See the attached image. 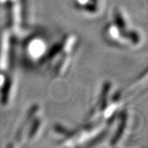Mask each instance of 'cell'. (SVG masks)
<instances>
[{
	"instance_id": "cell-1",
	"label": "cell",
	"mask_w": 148,
	"mask_h": 148,
	"mask_svg": "<svg viewBox=\"0 0 148 148\" xmlns=\"http://www.w3.org/2000/svg\"><path fill=\"white\" fill-rule=\"evenodd\" d=\"M73 2L78 8H82L86 12H90V11L93 12L90 4L95 9H96V6H97V1L96 0H73Z\"/></svg>"
}]
</instances>
